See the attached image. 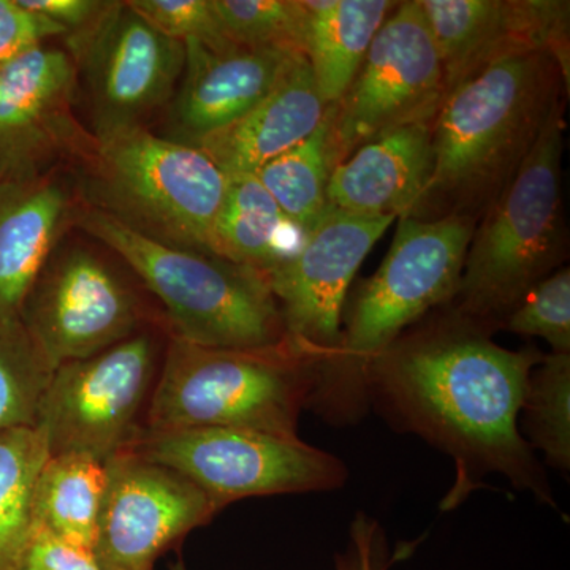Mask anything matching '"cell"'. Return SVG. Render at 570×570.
<instances>
[{"label":"cell","instance_id":"1","mask_svg":"<svg viewBox=\"0 0 570 570\" xmlns=\"http://www.w3.org/2000/svg\"><path fill=\"white\" fill-rule=\"evenodd\" d=\"M460 321L392 344L371 366L367 400L455 461L442 509L459 508L493 472L553 504L546 472L519 430L528 381L543 355L508 351Z\"/></svg>","mask_w":570,"mask_h":570},{"label":"cell","instance_id":"2","mask_svg":"<svg viewBox=\"0 0 570 570\" xmlns=\"http://www.w3.org/2000/svg\"><path fill=\"white\" fill-rule=\"evenodd\" d=\"M562 91L560 66L543 51L510 56L453 88L433 119V171L412 217H482L564 100Z\"/></svg>","mask_w":570,"mask_h":570},{"label":"cell","instance_id":"3","mask_svg":"<svg viewBox=\"0 0 570 570\" xmlns=\"http://www.w3.org/2000/svg\"><path fill=\"white\" fill-rule=\"evenodd\" d=\"M475 223L461 216L400 217L389 254L356 291L340 347L317 376L309 404L348 420L367 403L371 366L401 333L459 294Z\"/></svg>","mask_w":570,"mask_h":570},{"label":"cell","instance_id":"4","mask_svg":"<svg viewBox=\"0 0 570 570\" xmlns=\"http://www.w3.org/2000/svg\"><path fill=\"white\" fill-rule=\"evenodd\" d=\"M564 100L469 242L455 314L480 330L505 317L564 257L561 157Z\"/></svg>","mask_w":570,"mask_h":570},{"label":"cell","instance_id":"5","mask_svg":"<svg viewBox=\"0 0 570 570\" xmlns=\"http://www.w3.org/2000/svg\"><path fill=\"white\" fill-rule=\"evenodd\" d=\"M78 223L121 255L160 299L175 337L236 351L285 344L279 307L261 273L204 250L157 242L104 209H88Z\"/></svg>","mask_w":570,"mask_h":570},{"label":"cell","instance_id":"6","mask_svg":"<svg viewBox=\"0 0 570 570\" xmlns=\"http://www.w3.org/2000/svg\"><path fill=\"white\" fill-rule=\"evenodd\" d=\"M317 367L287 343L261 351L197 346L174 337L154 387L145 430L246 428L298 436Z\"/></svg>","mask_w":570,"mask_h":570},{"label":"cell","instance_id":"7","mask_svg":"<svg viewBox=\"0 0 570 570\" xmlns=\"http://www.w3.org/2000/svg\"><path fill=\"white\" fill-rule=\"evenodd\" d=\"M97 178L116 219L157 242L212 254L227 176L197 146L141 126L100 135Z\"/></svg>","mask_w":570,"mask_h":570},{"label":"cell","instance_id":"8","mask_svg":"<svg viewBox=\"0 0 570 570\" xmlns=\"http://www.w3.org/2000/svg\"><path fill=\"white\" fill-rule=\"evenodd\" d=\"M129 450L179 472L219 510L245 498L332 491L347 480L332 453L246 428L142 430Z\"/></svg>","mask_w":570,"mask_h":570},{"label":"cell","instance_id":"9","mask_svg":"<svg viewBox=\"0 0 570 570\" xmlns=\"http://www.w3.org/2000/svg\"><path fill=\"white\" fill-rule=\"evenodd\" d=\"M160 366L154 337L134 333L99 354L55 367L33 426L50 456L85 453L107 463L132 448L145 430Z\"/></svg>","mask_w":570,"mask_h":570},{"label":"cell","instance_id":"10","mask_svg":"<svg viewBox=\"0 0 570 570\" xmlns=\"http://www.w3.org/2000/svg\"><path fill=\"white\" fill-rule=\"evenodd\" d=\"M445 97L441 56L417 0L397 3L335 104L336 165L381 135L433 121Z\"/></svg>","mask_w":570,"mask_h":570},{"label":"cell","instance_id":"11","mask_svg":"<svg viewBox=\"0 0 570 570\" xmlns=\"http://www.w3.org/2000/svg\"><path fill=\"white\" fill-rule=\"evenodd\" d=\"M395 220L328 208L296 253L265 273L283 317L285 343L314 366V360H332L340 347L348 287Z\"/></svg>","mask_w":570,"mask_h":570},{"label":"cell","instance_id":"12","mask_svg":"<svg viewBox=\"0 0 570 570\" xmlns=\"http://www.w3.org/2000/svg\"><path fill=\"white\" fill-rule=\"evenodd\" d=\"M92 554L104 570H153L156 561L219 509L189 479L132 450L107 463Z\"/></svg>","mask_w":570,"mask_h":570},{"label":"cell","instance_id":"13","mask_svg":"<svg viewBox=\"0 0 570 570\" xmlns=\"http://www.w3.org/2000/svg\"><path fill=\"white\" fill-rule=\"evenodd\" d=\"M134 292L85 249L48 261L22 307L21 324L55 370L86 358L137 333Z\"/></svg>","mask_w":570,"mask_h":570},{"label":"cell","instance_id":"14","mask_svg":"<svg viewBox=\"0 0 570 570\" xmlns=\"http://www.w3.org/2000/svg\"><path fill=\"white\" fill-rule=\"evenodd\" d=\"M69 43L85 70L99 137L140 126L138 119L170 99L186 62L184 43L154 28L129 2H111Z\"/></svg>","mask_w":570,"mask_h":570},{"label":"cell","instance_id":"15","mask_svg":"<svg viewBox=\"0 0 570 570\" xmlns=\"http://www.w3.org/2000/svg\"><path fill=\"white\" fill-rule=\"evenodd\" d=\"M441 56L448 94L491 63L543 51L569 91V2L557 0H417Z\"/></svg>","mask_w":570,"mask_h":570},{"label":"cell","instance_id":"16","mask_svg":"<svg viewBox=\"0 0 570 570\" xmlns=\"http://www.w3.org/2000/svg\"><path fill=\"white\" fill-rule=\"evenodd\" d=\"M77 66L63 51L37 48L0 67V179L39 176L75 137Z\"/></svg>","mask_w":570,"mask_h":570},{"label":"cell","instance_id":"17","mask_svg":"<svg viewBox=\"0 0 570 570\" xmlns=\"http://www.w3.org/2000/svg\"><path fill=\"white\" fill-rule=\"evenodd\" d=\"M183 86L175 102V121L193 145L253 110L284 80L303 55L227 45L212 48L186 41Z\"/></svg>","mask_w":570,"mask_h":570},{"label":"cell","instance_id":"18","mask_svg":"<svg viewBox=\"0 0 570 570\" xmlns=\"http://www.w3.org/2000/svg\"><path fill=\"white\" fill-rule=\"evenodd\" d=\"M433 171V121L381 135L333 168L328 206L365 216L412 217Z\"/></svg>","mask_w":570,"mask_h":570},{"label":"cell","instance_id":"19","mask_svg":"<svg viewBox=\"0 0 570 570\" xmlns=\"http://www.w3.org/2000/svg\"><path fill=\"white\" fill-rule=\"evenodd\" d=\"M71 213L70 194L55 179H0V325L20 324Z\"/></svg>","mask_w":570,"mask_h":570},{"label":"cell","instance_id":"20","mask_svg":"<svg viewBox=\"0 0 570 570\" xmlns=\"http://www.w3.org/2000/svg\"><path fill=\"white\" fill-rule=\"evenodd\" d=\"M328 107L303 56L253 110L193 145L225 176L255 175L269 160L309 137Z\"/></svg>","mask_w":570,"mask_h":570},{"label":"cell","instance_id":"21","mask_svg":"<svg viewBox=\"0 0 570 570\" xmlns=\"http://www.w3.org/2000/svg\"><path fill=\"white\" fill-rule=\"evenodd\" d=\"M307 10L306 58L326 105L340 102L365 61L374 37L397 2L303 0Z\"/></svg>","mask_w":570,"mask_h":570},{"label":"cell","instance_id":"22","mask_svg":"<svg viewBox=\"0 0 570 570\" xmlns=\"http://www.w3.org/2000/svg\"><path fill=\"white\" fill-rule=\"evenodd\" d=\"M305 235L281 212L255 175L227 176L209 250L265 275L296 253Z\"/></svg>","mask_w":570,"mask_h":570},{"label":"cell","instance_id":"23","mask_svg":"<svg viewBox=\"0 0 570 570\" xmlns=\"http://www.w3.org/2000/svg\"><path fill=\"white\" fill-rule=\"evenodd\" d=\"M105 490L102 461L85 453L48 456L33 485L32 530L92 553Z\"/></svg>","mask_w":570,"mask_h":570},{"label":"cell","instance_id":"24","mask_svg":"<svg viewBox=\"0 0 570 570\" xmlns=\"http://www.w3.org/2000/svg\"><path fill=\"white\" fill-rule=\"evenodd\" d=\"M335 104L326 108L316 130L294 148L255 171L288 220L306 235L328 212L330 178L336 167L333 141Z\"/></svg>","mask_w":570,"mask_h":570},{"label":"cell","instance_id":"25","mask_svg":"<svg viewBox=\"0 0 570 570\" xmlns=\"http://www.w3.org/2000/svg\"><path fill=\"white\" fill-rule=\"evenodd\" d=\"M48 456L37 428L0 431V570H18L32 534L33 485Z\"/></svg>","mask_w":570,"mask_h":570},{"label":"cell","instance_id":"26","mask_svg":"<svg viewBox=\"0 0 570 570\" xmlns=\"http://www.w3.org/2000/svg\"><path fill=\"white\" fill-rule=\"evenodd\" d=\"M531 448L547 464L570 468V354L543 355L531 371L523 406Z\"/></svg>","mask_w":570,"mask_h":570},{"label":"cell","instance_id":"27","mask_svg":"<svg viewBox=\"0 0 570 570\" xmlns=\"http://www.w3.org/2000/svg\"><path fill=\"white\" fill-rule=\"evenodd\" d=\"M213 6L232 43L306 56L303 0H213Z\"/></svg>","mask_w":570,"mask_h":570},{"label":"cell","instance_id":"28","mask_svg":"<svg viewBox=\"0 0 570 570\" xmlns=\"http://www.w3.org/2000/svg\"><path fill=\"white\" fill-rule=\"evenodd\" d=\"M52 371L21 322L0 325V431L36 426Z\"/></svg>","mask_w":570,"mask_h":570},{"label":"cell","instance_id":"29","mask_svg":"<svg viewBox=\"0 0 570 570\" xmlns=\"http://www.w3.org/2000/svg\"><path fill=\"white\" fill-rule=\"evenodd\" d=\"M502 326L519 335L542 337L553 348V354H570L568 266L551 273L530 288Z\"/></svg>","mask_w":570,"mask_h":570},{"label":"cell","instance_id":"30","mask_svg":"<svg viewBox=\"0 0 570 570\" xmlns=\"http://www.w3.org/2000/svg\"><path fill=\"white\" fill-rule=\"evenodd\" d=\"M129 6L154 28L181 43L195 40L212 48L232 45L225 37L213 0H132Z\"/></svg>","mask_w":570,"mask_h":570},{"label":"cell","instance_id":"31","mask_svg":"<svg viewBox=\"0 0 570 570\" xmlns=\"http://www.w3.org/2000/svg\"><path fill=\"white\" fill-rule=\"evenodd\" d=\"M66 33L62 26L22 6L21 0H0V67Z\"/></svg>","mask_w":570,"mask_h":570},{"label":"cell","instance_id":"32","mask_svg":"<svg viewBox=\"0 0 570 570\" xmlns=\"http://www.w3.org/2000/svg\"><path fill=\"white\" fill-rule=\"evenodd\" d=\"M401 554H390L376 521L358 515L351 528V540L344 553L337 554V570H389ZM170 570H187L178 561Z\"/></svg>","mask_w":570,"mask_h":570},{"label":"cell","instance_id":"33","mask_svg":"<svg viewBox=\"0 0 570 570\" xmlns=\"http://www.w3.org/2000/svg\"><path fill=\"white\" fill-rule=\"evenodd\" d=\"M18 570H104L91 551L75 549L45 532L32 530Z\"/></svg>","mask_w":570,"mask_h":570},{"label":"cell","instance_id":"34","mask_svg":"<svg viewBox=\"0 0 570 570\" xmlns=\"http://www.w3.org/2000/svg\"><path fill=\"white\" fill-rule=\"evenodd\" d=\"M28 7L51 21L58 22L70 36L88 31L102 18L111 2L100 0H21Z\"/></svg>","mask_w":570,"mask_h":570}]
</instances>
